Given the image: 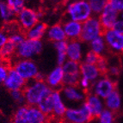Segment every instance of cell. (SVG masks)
Returning <instances> with one entry per match:
<instances>
[{"instance_id": "obj_44", "label": "cell", "mask_w": 123, "mask_h": 123, "mask_svg": "<svg viewBox=\"0 0 123 123\" xmlns=\"http://www.w3.org/2000/svg\"><path fill=\"white\" fill-rule=\"evenodd\" d=\"M11 123H14V122H11Z\"/></svg>"}, {"instance_id": "obj_8", "label": "cell", "mask_w": 123, "mask_h": 123, "mask_svg": "<svg viewBox=\"0 0 123 123\" xmlns=\"http://www.w3.org/2000/svg\"><path fill=\"white\" fill-rule=\"evenodd\" d=\"M40 15L31 9L24 8L18 13V21L25 30H29L38 23Z\"/></svg>"}, {"instance_id": "obj_11", "label": "cell", "mask_w": 123, "mask_h": 123, "mask_svg": "<svg viewBox=\"0 0 123 123\" xmlns=\"http://www.w3.org/2000/svg\"><path fill=\"white\" fill-rule=\"evenodd\" d=\"M4 84L9 90L11 91V90H18L23 89L26 85V82L25 79H23L15 69H10Z\"/></svg>"}, {"instance_id": "obj_27", "label": "cell", "mask_w": 123, "mask_h": 123, "mask_svg": "<svg viewBox=\"0 0 123 123\" xmlns=\"http://www.w3.org/2000/svg\"><path fill=\"white\" fill-rule=\"evenodd\" d=\"M105 41L102 36L97 37L96 39L90 41V47L91 51L96 53L98 55H102L105 50Z\"/></svg>"}, {"instance_id": "obj_37", "label": "cell", "mask_w": 123, "mask_h": 123, "mask_svg": "<svg viewBox=\"0 0 123 123\" xmlns=\"http://www.w3.org/2000/svg\"><path fill=\"white\" fill-rule=\"evenodd\" d=\"M9 69L6 65H0V83H4L8 75Z\"/></svg>"}, {"instance_id": "obj_26", "label": "cell", "mask_w": 123, "mask_h": 123, "mask_svg": "<svg viewBox=\"0 0 123 123\" xmlns=\"http://www.w3.org/2000/svg\"><path fill=\"white\" fill-rule=\"evenodd\" d=\"M28 108L29 106H21L18 108L13 115V121L14 123H28L27 120V113H28Z\"/></svg>"}, {"instance_id": "obj_21", "label": "cell", "mask_w": 123, "mask_h": 123, "mask_svg": "<svg viewBox=\"0 0 123 123\" xmlns=\"http://www.w3.org/2000/svg\"><path fill=\"white\" fill-rule=\"evenodd\" d=\"M47 24L44 23H37L35 27H33L31 29L28 30L25 34V36L29 40H40L44 36L47 30Z\"/></svg>"}, {"instance_id": "obj_28", "label": "cell", "mask_w": 123, "mask_h": 123, "mask_svg": "<svg viewBox=\"0 0 123 123\" xmlns=\"http://www.w3.org/2000/svg\"><path fill=\"white\" fill-rule=\"evenodd\" d=\"M15 13L13 12V10L10 8L8 4L6 3L0 2V17L5 22H9L10 19L12 18Z\"/></svg>"}, {"instance_id": "obj_22", "label": "cell", "mask_w": 123, "mask_h": 123, "mask_svg": "<svg viewBox=\"0 0 123 123\" xmlns=\"http://www.w3.org/2000/svg\"><path fill=\"white\" fill-rule=\"evenodd\" d=\"M47 38L52 41L57 42V41H65L66 38V35L64 31L63 26L57 23L51 27L47 32Z\"/></svg>"}, {"instance_id": "obj_45", "label": "cell", "mask_w": 123, "mask_h": 123, "mask_svg": "<svg viewBox=\"0 0 123 123\" xmlns=\"http://www.w3.org/2000/svg\"><path fill=\"white\" fill-rule=\"evenodd\" d=\"M122 10H123V8H122Z\"/></svg>"}, {"instance_id": "obj_17", "label": "cell", "mask_w": 123, "mask_h": 123, "mask_svg": "<svg viewBox=\"0 0 123 123\" xmlns=\"http://www.w3.org/2000/svg\"><path fill=\"white\" fill-rule=\"evenodd\" d=\"M62 94L66 100L70 102H81L85 99V93L78 90L77 87L65 86L62 89Z\"/></svg>"}, {"instance_id": "obj_10", "label": "cell", "mask_w": 123, "mask_h": 123, "mask_svg": "<svg viewBox=\"0 0 123 123\" xmlns=\"http://www.w3.org/2000/svg\"><path fill=\"white\" fill-rule=\"evenodd\" d=\"M103 35L105 42L111 49L115 52L123 53V34L114 29H108L104 31Z\"/></svg>"}, {"instance_id": "obj_2", "label": "cell", "mask_w": 123, "mask_h": 123, "mask_svg": "<svg viewBox=\"0 0 123 123\" xmlns=\"http://www.w3.org/2000/svg\"><path fill=\"white\" fill-rule=\"evenodd\" d=\"M92 10L89 2L85 0H78L68 5L66 13L72 21L83 23L87 21L91 16Z\"/></svg>"}, {"instance_id": "obj_29", "label": "cell", "mask_w": 123, "mask_h": 123, "mask_svg": "<svg viewBox=\"0 0 123 123\" xmlns=\"http://www.w3.org/2000/svg\"><path fill=\"white\" fill-rule=\"evenodd\" d=\"M89 4L93 12L99 14L103 12V9L108 4V0H90Z\"/></svg>"}, {"instance_id": "obj_7", "label": "cell", "mask_w": 123, "mask_h": 123, "mask_svg": "<svg viewBox=\"0 0 123 123\" xmlns=\"http://www.w3.org/2000/svg\"><path fill=\"white\" fill-rule=\"evenodd\" d=\"M116 84L109 78H103L97 80L93 87V92L100 98H107L115 90Z\"/></svg>"}, {"instance_id": "obj_31", "label": "cell", "mask_w": 123, "mask_h": 123, "mask_svg": "<svg viewBox=\"0 0 123 123\" xmlns=\"http://www.w3.org/2000/svg\"><path fill=\"white\" fill-rule=\"evenodd\" d=\"M100 123H114V114L110 110H103L99 116Z\"/></svg>"}, {"instance_id": "obj_38", "label": "cell", "mask_w": 123, "mask_h": 123, "mask_svg": "<svg viewBox=\"0 0 123 123\" xmlns=\"http://www.w3.org/2000/svg\"><path fill=\"white\" fill-rule=\"evenodd\" d=\"M113 29L119 33L123 34V19H121V20H117L116 23H115L113 27Z\"/></svg>"}, {"instance_id": "obj_3", "label": "cell", "mask_w": 123, "mask_h": 123, "mask_svg": "<svg viewBox=\"0 0 123 123\" xmlns=\"http://www.w3.org/2000/svg\"><path fill=\"white\" fill-rule=\"evenodd\" d=\"M103 33L104 31L102 28L99 19L96 17H90L82 25V32L79 40L82 41L90 42L97 37L102 36Z\"/></svg>"}, {"instance_id": "obj_25", "label": "cell", "mask_w": 123, "mask_h": 123, "mask_svg": "<svg viewBox=\"0 0 123 123\" xmlns=\"http://www.w3.org/2000/svg\"><path fill=\"white\" fill-rule=\"evenodd\" d=\"M62 68L64 74H69V75L80 74V64L77 61H72V60L66 61L62 66Z\"/></svg>"}, {"instance_id": "obj_5", "label": "cell", "mask_w": 123, "mask_h": 123, "mask_svg": "<svg viewBox=\"0 0 123 123\" xmlns=\"http://www.w3.org/2000/svg\"><path fill=\"white\" fill-rule=\"evenodd\" d=\"M42 47L43 45L41 41L27 39L17 47L16 54L19 58L29 60L35 55L41 53Z\"/></svg>"}, {"instance_id": "obj_6", "label": "cell", "mask_w": 123, "mask_h": 123, "mask_svg": "<svg viewBox=\"0 0 123 123\" xmlns=\"http://www.w3.org/2000/svg\"><path fill=\"white\" fill-rule=\"evenodd\" d=\"M14 69L17 72L23 79H35L37 74L39 73L38 67L32 60H22L15 64Z\"/></svg>"}, {"instance_id": "obj_14", "label": "cell", "mask_w": 123, "mask_h": 123, "mask_svg": "<svg viewBox=\"0 0 123 123\" xmlns=\"http://www.w3.org/2000/svg\"><path fill=\"white\" fill-rule=\"evenodd\" d=\"M66 56L70 60L79 62L82 59V47L81 43L78 40H71L68 42L67 49H66Z\"/></svg>"}, {"instance_id": "obj_16", "label": "cell", "mask_w": 123, "mask_h": 123, "mask_svg": "<svg viewBox=\"0 0 123 123\" xmlns=\"http://www.w3.org/2000/svg\"><path fill=\"white\" fill-rule=\"evenodd\" d=\"M63 29L65 31L66 37L71 40L78 39L82 32V24L75 21H69L63 25Z\"/></svg>"}, {"instance_id": "obj_19", "label": "cell", "mask_w": 123, "mask_h": 123, "mask_svg": "<svg viewBox=\"0 0 123 123\" xmlns=\"http://www.w3.org/2000/svg\"><path fill=\"white\" fill-rule=\"evenodd\" d=\"M80 74L83 78H85L89 81H95L101 75L98 68L96 65L83 63L80 65Z\"/></svg>"}, {"instance_id": "obj_23", "label": "cell", "mask_w": 123, "mask_h": 123, "mask_svg": "<svg viewBox=\"0 0 123 123\" xmlns=\"http://www.w3.org/2000/svg\"><path fill=\"white\" fill-rule=\"evenodd\" d=\"M121 96L117 90H114L113 92L110 93L109 97L106 98L105 104L108 109H109L112 112H116L121 108Z\"/></svg>"}, {"instance_id": "obj_30", "label": "cell", "mask_w": 123, "mask_h": 123, "mask_svg": "<svg viewBox=\"0 0 123 123\" xmlns=\"http://www.w3.org/2000/svg\"><path fill=\"white\" fill-rule=\"evenodd\" d=\"M7 4L16 14H18L24 9V0H7Z\"/></svg>"}, {"instance_id": "obj_13", "label": "cell", "mask_w": 123, "mask_h": 123, "mask_svg": "<svg viewBox=\"0 0 123 123\" xmlns=\"http://www.w3.org/2000/svg\"><path fill=\"white\" fill-rule=\"evenodd\" d=\"M64 71L62 66H57L46 78V83L50 88H58L63 85Z\"/></svg>"}, {"instance_id": "obj_18", "label": "cell", "mask_w": 123, "mask_h": 123, "mask_svg": "<svg viewBox=\"0 0 123 123\" xmlns=\"http://www.w3.org/2000/svg\"><path fill=\"white\" fill-rule=\"evenodd\" d=\"M85 103L90 107L94 118H97V117L100 116V115L103 111V105L100 97H98L96 95L88 94Z\"/></svg>"}, {"instance_id": "obj_41", "label": "cell", "mask_w": 123, "mask_h": 123, "mask_svg": "<svg viewBox=\"0 0 123 123\" xmlns=\"http://www.w3.org/2000/svg\"><path fill=\"white\" fill-rule=\"evenodd\" d=\"M57 123H69V122H67V121H66V120L61 119V120H60V121H58Z\"/></svg>"}, {"instance_id": "obj_34", "label": "cell", "mask_w": 123, "mask_h": 123, "mask_svg": "<svg viewBox=\"0 0 123 123\" xmlns=\"http://www.w3.org/2000/svg\"><path fill=\"white\" fill-rule=\"evenodd\" d=\"M10 95H11L12 98L14 99V101H16L17 103H23L25 102V97L23 90H11Z\"/></svg>"}, {"instance_id": "obj_39", "label": "cell", "mask_w": 123, "mask_h": 123, "mask_svg": "<svg viewBox=\"0 0 123 123\" xmlns=\"http://www.w3.org/2000/svg\"><path fill=\"white\" fill-rule=\"evenodd\" d=\"M79 84L81 85V87L84 90L85 93H87V90H89V87H90V81H89L87 78H83L82 77V78H80Z\"/></svg>"}, {"instance_id": "obj_33", "label": "cell", "mask_w": 123, "mask_h": 123, "mask_svg": "<svg viewBox=\"0 0 123 123\" xmlns=\"http://www.w3.org/2000/svg\"><path fill=\"white\" fill-rule=\"evenodd\" d=\"M68 42L66 41H57L53 43V47L57 51L58 54H66V49H67Z\"/></svg>"}, {"instance_id": "obj_36", "label": "cell", "mask_w": 123, "mask_h": 123, "mask_svg": "<svg viewBox=\"0 0 123 123\" xmlns=\"http://www.w3.org/2000/svg\"><path fill=\"white\" fill-rule=\"evenodd\" d=\"M108 4L117 11L122 10L123 0H108Z\"/></svg>"}, {"instance_id": "obj_12", "label": "cell", "mask_w": 123, "mask_h": 123, "mask_svg": "<svg viewBox=\"0 0 123 123\" xmlns=\"http://www.w3.org/2000/svg\"><path fill=\"white\" fill-rule=\"evenodd\" d=\"M50 119L51 116L48 117V115H45L40 110L39 108L35 106H29L28 108V123H50Z\"/></svg>"}, {"instance_id": "obj_35", "label": "cell", "mask_w": 123, "mask_h": 123, "mask_svg": "<svg viewBox=\"0 0 123 123\" xmlns=\"http://www.w3.org/2000/svg\"><path fill=\"white\" fill-rule=\"evenodd\" d=\"M9 41H12L15 45H17V47H18L23 41H25V36L23 35H22V34L17 33V34H14V35H11V36L9 38Z\"/></svg>"}, {"instance_id": "obj_15", "label": "cell", "mask_w": 123, "mask_h": 123, "mask_svg": "<svg viewBox=\"0 0 123 123\" xmlns=\"http://www.w3.org/2000/svg\"><path fill=\"white\" fill-rule=\"evenodd\" d=\"M53 115L54 118H59V119H63L64 115L66 114V105L64 104L63 101L60 97V92L55 90L53 92Z\"/></svg>"}, {"instance_id": "obj_42", "label": "cell", "mask_w": 123, "mask_h": 123, "mask_svg": "<svg viewBox=\"0 0 123 123\" xmlns=\"http://www.w3.org/2000/svg\"><path fill=\"white\" fill-rule=\"evenodd\" d=\"M2 63H3V60L1 59V57H0V65H2Z\"/></svg>"}, {"instance_id": "obj_40", "label": "cell", "mask_w": 123, "mask_h": 123, "mask_svg": "<svg viewBox=\"0 0 123 123\" xmlns=\"http://www.w3.org/2000/svg\"><path fill=\"white\" fill-rule=\"evenodd\" d=\"M8 39L9 38L5 35V33L3 32V31H0V48L8 41Z\"/></svg>"}, {"instance_id": "obj_32", "label": "cell", "mask_w": 123, "mask_h": 123, "mask_svg": "<svg viewBox=\"0 0 123 123\" xmlns=\"http://www.w3.org/2000/svg\"><path fill=\"white\" fill-rule=\"evenodd\" d=\"M101 55H98L93 51H90L86 53L85 55V59H84V63L90 64V65H97L98 62L99 58Z\"/></svg>"}, {"instance_id": "obj_4", "label": "cell", "mask_w": 123, "mask_h": 123, "mask_svg": "<svg viewBox=\"0 0 123 123\" xmlns=\"http://www.w3.org/2000/svg\"><path fill=\"white\" fill-rule=\"evenodd\" d=\"M63 119L66 120L69 123H85L90 122L95 118L91 113V110H90L89 105L84 102L81 106V108L78 109H66Z\"/></svg>"}, {"instance_id": "obj_20", "label": "cell", "mask_w": 123, "mask_h": 123, "mask_svg": "<svg viewBox=\"0 0 123 123\" xmlns=\"http://www.w3.org/2000/svg\"><path fill=\"white\" fill-rule=\"evenodd\" d=\"M53 90L51 89L49 91H47V94L42 97L41 102L38 103V108H39L41 112H43L45 115H50V116L53 115Z\"/></svg>"}, {"instance_id": "obj_1", "label": "cell", "mask_w": 123, "mask_h": 123, "mask_svg": "<svg viewBox=\"0 0 123 123\" xmlns=\"http://www.w3.org/2000/svg\"><path fill=\"white\" fill-rule=\"evenodd\" d=\"M51 90L47 83L44 81H37L26 84L23 88V95L25 97V102L29 106L38 105L42 97Z\"/></svg>"}, {"instance_id": "obj_24", "label": "cell", "mask_w": 123, "mask_h": 123, "mask_svg": "<svg viewBox=\"0 0 123 123\" xmlns=\"http://www.w3.org/2000/svg\"><path fill=\"white\" fill-rule=\"evenodd\" d=\"M17 46L15 45L12 41H9L0 48V57L3 60H10V59L17 52Z\"/></svg>"}, {"instance_id": "obj_43", "label": "cell", "mask_w": 123, "mask_h": 123, "mask_svg": "<svg viewBox=\"0 0 123 123\" xmlns=\"http://www.w3.org/2000/svg\"><path fill=\"white\" fill-rule=\"evenodd\" d=\"M0 2H2V0H0Z\"/></svg>"}, {"instance_id": "obj_9", "label": "cell", "mask_w": 123, "mask_h": 123, "mask_svg": "<svg viewBox=\"0 0 123 123\" xmlns=\"http://www.w3.org/2000/svg\"><path fill=\"white\" fill-rule=\"evenodd\" d=\"M117 18H118V11L112 8L109 4H107L99 17V21L103 31L113 29Z\"/></svg>"}]
</instances>
